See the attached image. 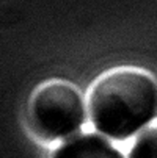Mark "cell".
Masks as SVG:
<instances>
[{"mask_svg":"<svg viewBox=\"0 0 157 158\" xmlns=\"http://www.w3.org/2000/svg\"><path fill=\"white\" fill-rule=\"evenodd\" d=\"M129 158H157V125L148 127L135 139Z\"/></svg>","mask_w":157,"mask_h":158,"instance_id":"obj_4","label":"cell"},{"mask_svg":"<svg viewBox=\"0 0 157 158\" xmlns=\"http://www.w3.org/2000/svg\"><path fill=\"white\" fill-rule=\"evenodd\" d=\"M88 111L98 131L127 139L157 116V80L135 69L107 72L89 91Z\"/></svg>","mask_w":157,"mask_h":158,"instance_id":"obj_1","label":"cell"},{"mask_svg":"<svg viewBox=\"0 0 157 158\" xmlns=\"http://www.w3.org/2000/svg\"><path fill=\"white\" fill-rule=\"evenodd\" d=\"M50 158H124L123 153L98 133H79L64 139Z\"/></svg>","mask_w":157,"mask_h":158,"instance_id":"obj_3","label":"cell"},{"mask_svg":"<svg viewBox=\"0 0 157 158\" xmlns=\"http://www.w3.org/2000/svg\"><path fill=\"white\" fill-rule=\"evenodd\" d=\"M30 118L47 139L74 136L86 119L85 103L77 88L64 81L42 85L30 102Z\"/></svg>","mask_w":157,"mask_h":158,"instance_id":"obj_2","label":"cell"}]
</instances>
